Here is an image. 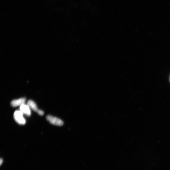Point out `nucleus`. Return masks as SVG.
I'll list each match as a JSON object with an SVG mask.
<instances>
[{"instance_id": "nucleus-1", "label": "nucleus", "mask_w": 170, "mask_h": 170, "mask_svg": "<svg viewBox=\"0 0 170 170\" xmlns=\"http://www.w3.org/2000/svg\"><path fill=\"white\" fill-rule=\"evenodd\" d=\"M14 118L17 123L24 125L26 123V120L23 117V113L20 110H16L14 114Z\"/></svg>"}, {"instance_id": "nucleus-2", "label": "nucleus", "mask_w": 170, "mask_h": 170, "mask_svg": "<svg viewBox=\"0 0 170 170\" xmlns=\"http://www.w3.org/2000/svg\"><path fill=\"white\" fill-rule=\"evenodd\" d=\"M46 119L50 122L53 124L59 126H62L63 124V122L58 118L51 115H48Z\"/></svg>"}, {"instance_id": "nucleus-3", "label": "nucleus", "mask_w": 170, "mask_h": 170, "mask_svg": "<svg viewBox=\"0 0 170 170\" xmlns=\"http://www.w3.org/2000/svg\"><path fill=\"white\" fill-rule=\"evenodd\" d=\"M26 101V98H21L18 99L13 100L11 102V105L14 107L18 106H21L25 104Z\"/></svg>"}, {"instance_id": "nucleus-4", "label": "nucleus", "mask_w": 170, "mask_h": 170, "mask_svg": "<svg viewBox=\"0 0 170 170\" xmlns=\"http://www.w3.org/2000/svg\"><path fill=\"white\" fill-rule=\"evenodd\" d=\"M20 110L23 113V114L28 116L31 115V110H30V108L27 105L24 104L20 106Z\"/></svg>"}, {"instance_id": "nucleus-5", "label": "nucleus", "mask_w": 170, "mask_h": 170, "mask_svg": "<svg viewBox=\"0 0 170 170\" xmlns=\"http://www.w3.org/2000/svg\"><path fill=\"white\" fill-rule=\"evenodd\" d=\"M27 105L35 112H38L39 110L36 104L32 100H29L27 102Z\"/></svg>"}, {"instance_id": "nucleus-6", "label": "nucleus", "mask_w": 170, "mask_h": 170, "mask_svg": "<svg viewBox=\"0 0 170 170\" xmlns=\"http://www.w3.org/2000/svg\"><path fill=\"white\" fill-rule=\"evenodd\" d=\"M37 112L39 115L41 116H42L44 114V112L40 110H39Z\"/></svg>"}]
</instances>
